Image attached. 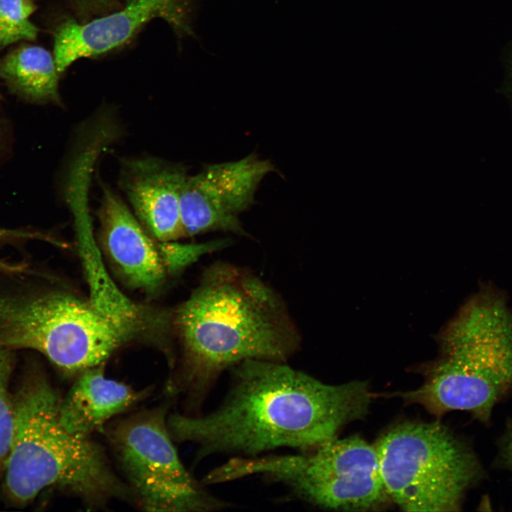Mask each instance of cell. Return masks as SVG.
<instances>
[{
	"label": "cell",
	"mask_w": 512,
	"mask_h": 512,
	"mask_svg": "<svg viewBox=\"0 0 512 512\" xmlns=\"http://www.w3.org/2000/svg\"><path fill=\"white\" fill-rule=\"evenodd\" d=\"M35 10L31 0H0V51L14 43L36 38L38 29L30 21Z\"/></svg>",
	"instance_id": "cell-15"
},
{
	"label": "cell",
	"mask_w": 512,
	"mask_h": 512,
	"mask_svg": "<svg viewBox=\"0 0 512 512\" xmlns=\"http://www.w3.org/2000/svg\"><path fill=\"white\" fill-rule=\"evenodd\" d=\"M274 171L270 161L250 154L236 161L207 164L188 176L180 198L185 236L213 231L248 236L240 215L255 203L260 183Z\"/></svg>",
	"instance_id": "cell-9"
},
{
	"label": "cell",
	"mask_w": 512,
	"mask_h": 512,
	"mask_svg": "<svg viewBox=\"0 0 512 512\" xmlns=\"http://www.w3.org/2000/svg\"><path fill=\"white\" fill-rule=\"evenodd\" d=\"M149 324L60 292H0V348H27L67 373L102 365Z\"/></svg>",
	"instance_id": "cell-5"
},
{
	"label": "cell",
	"mask_w": 512,
	"mask_h": 512,
	"mask_svg": "<svg viewBox=\"0 0 512 512\" xmlns=\"http://www.w3.org/2000/svg\"><path fill=\"white\" fill-rule=\"evenodd\" d=\"M389 498L406 511H450L475 477L473 456L438 422H405L376 444Z\"/></svg>",
	"instance_id": "cell-7"
},
{
	"label": "cell",
	"mask_w": 512,
	"mask_h": 512,
	"mask_svg": "<svg viewBox=\"0 0 512 512\" xmlns=\"http://www.w3.org/2000/svg\"><path fill=\"white\" fill-rule=\"evenodd\" d=\"M230 243V238H222L197 244L159 241L157 247L166 272L176 275L204 255L223 249Z\"/></svg>",
	"instance_id": "cell-17"
},
{
	"label": "cell",
	"mask_w": 512,
	"mask_h": 512,
	"mask_svg": "<svg viewBox=\"0 0 512 512\" xmlns=\"http://www.w3.org/2000/svg\"><path fill=\"white\" fill-rule=\"evenodd\" d=\"M188 175L181 164L156 158L125 159L120 186L136 215L159 241L185 237L180 215V198Z\"/></svg>",
	"instance_id": "cell-11"
},
{
	"label": "cell",
	"mask_w": 512,
	"mask_h": 512,
	"mask_svg": "<svg viewBox=\"0 0 512 512\" xmlns=\"http://www.w3.org/2000/svg\"><path fill=\"white\" fill-rule=\"evenodd\" d=\"M220 475L225 481L262 476L302 501L334 510H370L389 498L375 445L358 436L335 437L295 455L233 457Z\"/></svg>",
	"instance_id": "cell-6"
},
{
	"label": "cell",
	"mask_w": 512,
	"mask_h": 512,
	"mask_svg": "<svg viewBox=\"0 0 512 512\" xmlns=\"http://www.w3.org/2000/svg\"><path fill=\"white\" fill-rule=\"evenodd\" d=\"M102 199L99 216L111 258L132 285L154 292L166 272L157 243L112 190L104 186Z\"/></svg>",
	"instance_id": "cell-12"
},
{
	"label": "cell",
	"mask_w": 512,
	"mask_h": 512,
	"mask_svg": "<svg viewBox=\"0 0 512 512\" xmlns=\"http://www.w3.org/2000/svg\"><path fill=\"white\" fill-rule=\"evenodd\" d=\"M149 389L136 390L105 376L102 364L80 373L59 408V419L70 433L90 437L114 416L142 401Z\"/></svg>",
	"instance_id": "cell-13"
},
{
	"label": "cell",
	"mask_w": 512,
	"mask_h": 512,
	"mask_svg": "<svg viewBox=\"0 0 512 512\" xmlns=\"http://www.w3.org/2000/svg\"><path fill=\"white\" fill-rule=\"evenodd\" d=\"M230 370L231 386L215 410L168 416L174 441L197 446L196 462L219 454L255 457L284 447L311 449L363 418L373 397L367 382L326 384L283 362L247 359Z\"/></svg>",
	"instance_id": "cell-1"
},
{
	"label": "cell",
	"mask_w": 512,
	"mask_h": 512,
	"mask_svg": "<svg viewBox=\"0 0 512 512\" xmlns=\"http://www.w3.org/2000/svg\"><path fill=\"white\" fill-rule=\"evenodd\" d=\"M14 400V434L4 472L11 501L28 503L49 486L68 491L90 508L114 499L135 501L101 446L63 427L61 399L44 376H29Z\"/></svg>",
	"instance_id": "cell-3"
},
{
	"label": "cell",
	"mask_w": 512,
	"mask_h": 512,
	"mask_svg": "<svg viewBox=\"0 0 512 512\" xmlns=\"http://www.w3.org/2000/svg\"><path fill=\"white\" fill-rule=\"evenodd\" d=\"M164 405L129 417L107 431L135 500L148 511L204 512L230 505L186 470L174 444Z\"/></svg>",
	"instance_id": "cell-8"
},
{
	"label": "cell",
	"mask_w": 512,
	"mask_h": 512,
	"mask_svg": "<svg viewBox=\"0 0 512 512\" xmlns=\"http://www.w3.org/2000/svg\"><path fill=\"white\" fill-rule=\"evenodd\" d=\"M441 354L415 390L398 393L440 416L465 410L489 415L512 383V315L499 299L470 302L444 333Z\"/></svg>",
	"instance_id": "cell-4"
},
{
	"label": "cell",
	"mask_w": 512,
	"mask_h": 512,
	"mask_svg": "<svg viewBox=\"0 0 512 512\" xmlns=\"http://www.w3.org/2000/svg\"><path fill=\"white\" fill-rule=\"evenodd\" d=\"M181 368L169 381L198 406L222 373L247 359L286 363L302 338L285 302L250 270L215 262L177 309Z\"/></svg>",
	"instance_id": "cell-2"
},
{
	"label": "cell",
	"mask_w": 512,
	"mask_h": 512,
	"mask_svg": "<svg viewBox=\"0 0 512 512\" xmlns=\"http://www.w3.org/2000/svg\"><path fill=\"white\" fill-rule=\"evenodd\" d=\"M11 351L0 348V477L4 474L14 428V400L9 391Z\"/></svg>",
	"instance_id": "cell-16"
},
{
	"label": "cell",
	"mask_w": 512,
	"mask_h": 512,
	"mask_svg": "<svg viewBox=\"0 0 512 512\" xmlns=\"http://www.w3.org/2000/svg\"><path fill=\"white\" fill-rule=\"evenodd\" d=\"M508 452H509V455H510V457H511V459H512V439H511V442H510V444H509Z\"/></svg>",
	"instance_id": "cell-18"
},
{
	"label": "cell",
	"mask_w": 512,
	"mask_h": 512,
	"mask_svg": "<svg viewBox=\"0 0 512 512\" xmlns=\"http://www.w3.org/2000/svg\"><path fill=\"white\" fill-rule=\"evenodd\" d=\"M9 234H11V232H9V233H7V231H6V230H0V235H9Z\"/></svg>",
	"instance_id": "cell-19"
},
{
	"label": "cell",
	"mask_w": 512,
	"mask_h": 512,
	"mask_svg": "<svg viewBox=\"0 0 512 512\" xmlns=\"http://www.w3.org/2000/svg\"><path fill=\"white\" fill-rule=\"evenodd\" d=\"M156 18L165 20L181 36L192 33L189 0H127L120 10L85 23L63 22L54 34L53 55L59 73L79 59L122 46Z\"/></svg>",
	"instance_id": "cell-10"
},
{
	"label": "cell",
	"mask_w": 512,
	"mask_h": 512,
	"mask_svg": "<svg viewBox=\"0 0 512 512\" xmlns=\"http://www.w3.org/2000/svg\"><path fill=\"white\" fill-rule=\"evenodd\" d=\"M59 74L53 55L38 46L16 49L0 63V77L8 86L34 102H59Z\"/></svg>",
	"instance_id": "cell-14"
}]
</instances>
